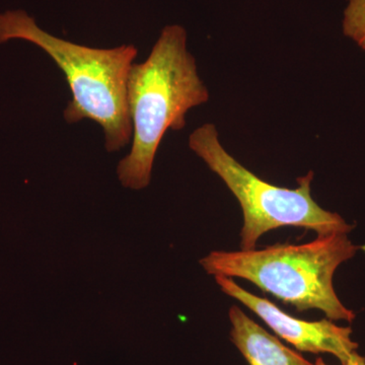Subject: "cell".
Returning <instances> with one entry per match:
<instances>
[{
	"instance_id": "1",
	"label": "cell",
	"mask_w": 365,
	"mask_h": 365,
	"mask_svg": "<svg viewBox=\"0 0 365 365\" xmlns=\"http://www.w3.org/2000/svg\"><path fill=\"white\" fill-rule=\"evenodd\" d=\"M209 91L199 78L196 60L187 49V32L167 26L143 63L132 64L127 104L132 124L130 153L120 160L117 175L125 188L150 185L163 136L186 126L192 108L206 104Z\"/></svg>"
},
{
	"instance_id": "2",
	"label": "cell",
	"mask_w": 365,
	"mask_h": 365,
	"mask_svg": "<svg viewBox=\"0 0 365 365\" xmlns=\"http://www.w3.org/2000/svg\"><path fill=\"white\" fill-rule=\"evenodd\" d=\"M29 41L44 50L63 72L72 93L64 110L67 123L88 119L103 128L106 150L128 145L132 124L127 104V83L138 50L133 45L98 49L50 35L24 11L0 14V44Z\"/></svg>"
},
{
	"instance_id": "3",
	"label": "cell",
	"mask_w": 365,
	"mask_h": 365,
	"mask_svg": "<svg viewBox=\"0 0 365 365\" xmlns=\"http://www.w3.org/2000/svg\"><path fill=\"white\" fill-rule=\"evenodd\" d=\"M359 247L347 234L318 235L306 244H276L262 250L211 252L200 264L210 275L239 277L297 307L319 309L331 321L351 323L354 312L341 302L333 278Z\"/></svg>"
},
{
	"instance_id": "4",
	"label": "cell",
	"mask_w": 365,
	"mask_h": 365,
	"mask_svg": "<svg viewBox=\"0 0 365 365\" xmlns=\"http://www.w3.org/2000/svg\"><path fill=\"white\" fill-rule=\"evenodd\" d=\"M189 148L225 182L239 201L244 215L241 232L244 251L254 250L262 235L279 227L307 228L318 235L351 232L352 225L338 213L325 210L314 200L313 170L297 178V189L264 181L225 150L212 123L204 124L192 132Z\"/></svg>"
},
{
	"instance_id": "5",
	"label": "cell",
	"mask_w": 365,
	"mask_h": 365,
	"mask_svg": "<svg viewBox=\"0 0 365 365\" xmlns=\"http://www.w3.org/2000/svg\"><path fill=\"white\" fill-rule=\"evenodd\" d=\"M216 283L225 294L251 309L281 339L302 352L329 353L347 364L359 354V344L352 339V329L334 324L331 319L304 321L281 311L268 299L252 294L227 276H215Z\"/></svg>"
},
{
	"instance_id": "6",
	"label": "cell",
	"mask_w": 365,
	"mask_h": 365,
	"mask_svg": "<svg viewBox=\"0 0 365 365\" xmlns=\"http://www.w3.org/2000/svg\"><path fill=\"white\" fill-rule=\"evenodd\" d=\"M230 338L250 365H314L247 316L239 307L228 312Z\"/></svg>"
},
{
	"instance_id": "7",
	"label": "cell",
	"mask_w": 365,
	"mask_h": 365,
	"mask_svg": "<svg viewBox=\"0 0 365 365\" xmlns=\"http://www.w3.org/2000/svg\"><path fill=\"white\" fill-rule=\"evenodd\" d=\"M342 31L365 51V0H348L343 13Z\"/></svg>"
},
{
	"instance_id": "8",
	"label": "cell",
	"mask_w": 365,
	"mask_h": 365,
	"mask_svg": "<svg viewBox=\"0 0 365 365\" xmlns=\"http://www.w3.org/2000/svg\"><path fill=\"white\" fill-rule=\"evenodd\" d=\"M314 365H328L326 364L325 361H324L322 359H318L316 360V362H314ZM341 365H365V357L361 356V355L359 354L357 355L355 359H353L352 360H350L349 362H347V364H341Z\"/></svg>"
}]
</instances>
